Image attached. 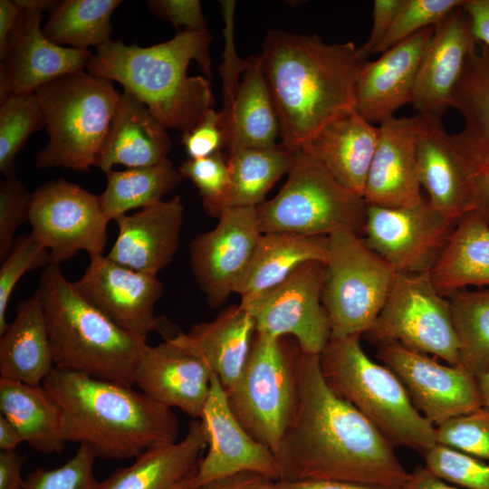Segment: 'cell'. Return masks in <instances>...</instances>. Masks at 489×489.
<instances>
[{
    "label": "cell",
    "mask_w": 489,
    "mask_h": 489,
    "mask_svg": "<svg viewBox=\"0 0 489 489\" xmlns=\"http://www.w3.org/2000/svg\"><path fill=\"white\" fill-rule=\"evenodd\" d=\"M212 39L206 28L181 30L172 39L147 47L110 40L96 48L86 69L91 75L120 83L166 129L184 133L215 103L208 80Z\"/></svg>",
    "instance_id": "3957f363"
},
{
    "label": "cell",
    "mask_w": 489,
    "mask_h": 489,
    "mask_svg": "<svg viewBox=\"0 0 489 489\" xmlns=\"http://www.w3.org/2000/svg\"><path fill=\"white\" fill-rule=\"evenodd\" d=\"M95 458L86 444H80L77 452L62 465L30 472L24 478V489H97Z\"/></svg>",
    "instance_id": "f6af8a7d"
},
{
    "label": "cell",
    "mask_w": 489,
    "mask_h": 489,
    "mask_svg": "<svg viewBox=\"0 0 489 489\" xmlns=\"http://www.w3.org/2000/svg\"><path fill=\"white\" fill-rule=\"evenodd\" d=\"M41 299L54 367L134 386L148 344L117 325L50 264L36 290Z\"/></svg>",
    "instance_id": "5b68a950"
},
{
    "label": "cell",
    "mask_w": 489,
    "mask_h": 489,
    "mask_svg": "<svg viewBox=\"0 0 489 489\" xmlns=\"http://www.w3.org/2000/svg\"><path fill=\"white\" fill-rule=\"evenodd\" d=\"M324 278L325 263H306L243 306L254 320L255 332L273 338L293 337L302 351L320 355L331 336L322 303Z\"/></svg>",
    "instance_id": "4fadbf2b"
},
{
    "label": "cell",
    "mask_w": 489,
    "mask_h": 489,
    "mask_svg": "<svg viewBox=\"0 0 489 489\" xmlns=\"http://www.w3.org/2000/svg\"><path fill=\"white\" fill-rule=\"evenodd\" d=\"M425 467L440 479L467 489H489V464L436 445L422 455Z\"/></svg>",
    "instance_id": "60d3db41"
},
{
    "label": "cell",
    "mask_w": 489,
    "mask_h": 489,
    "mask_svg": "<svg viewBox=\"0 0 489 489\" xmlns=\"http://www.w3.org/2000/svg\"><path fill=\"white\" fill-rule=\"evenodd\" d=\"M120 0H64L50 13L43 27L45 36L54 43L89 50L110 41V17Z\"/></svg>",
    "instance_id": "74e56055"
},
{
    "label": "cell",
    "mask_w": 489,
    "mask_h": 489,
    "mask_svg": "<svg viewBox=\"0 0 489 489\" xmlns=\"http://www.w3.org/2000/svg\"><path fill=\"white\" fill-rule=\"evenodd\" d=\"M48 143L36 154L39 168L89 171L94 166L120 95L112 82L83 70L62 75L35 91Z\"/></svg>",
    "instance_id": "52a82bcc"
},
{
    "label": "cell",
    "mask_w": 489,
    "mask_h": 489,
    "mask_svg": "<svg viewBox=\"0 0 489 489\" xmlns=\"http://www.w3.org/2000/svg\"><path fill=\"white\" fill-rule=\"evenodd\" d=\"M396 272L354 231L328 235L322 303L332 337L361 336L373 326Z\"/></svg>",
    "instance_id": "30bf717a"
},
{
    "label": "cell",
    "mask_w": 489,
    "mask_h": 489,
    "mask_svg": "<svg viewBox=\"0 0 489 489\" xmlns=\"http://www.w3.org/2000/svg\"><path fill=\"white\" fill-rule=\"evenodd\" d=\"M31 235L49 250L51 264L60 265L80 251L102 254L108 242L100 196L64 179L53 180L33 192L29 210Z\"/></svg>",
    "instance_id": "7c38bea8"
},
{
    "label": "cell",
    "mask_w": 489,
    "mask_h": 489,
    "mask_svg": "<svg viewBox=\"0 0 489 489\" xmlns=\"http://www.w3.org/2000/svg\"><path fill=\"white\" fill-rule=\"evenodd\" d=\"M21 12L15 0H0V55L5 50L9 34Z\"/></svg>",
    "instance_id": "9f6ffc18"
},
{
    "label": "cell",
    "mask_w": 489,
    "mask_h": 489,
    "mask_svg": "<svg viewBox=\"0 0 489 489\" xmlns=\"http://www.w3.org/2000/svg\"><path fill=\"white\" fill-rule=\"evenodd\" d=\"M437 445L489 460V408L482 407L435 427Z\"/></svg>",
    "instance_id": "b9f144b4"
},
{
    "label": "cell",
    "mask_w": 489,
    "mask_h": 489,
    "mask_svg": "<svg viewBox=\"0 0 489 489\" xmlns=\"http://www.w3.org/2000/svg\"><path fill=\"white\" fill-rule=\"evenodd\" d=\"M296 375V412L274 455L280 480H331L402 489L410 473L398 460L395 446L329 388L319 355L300 349Z\"/></svg>",
    "instance_id": "6da1fadb"
},
{
    "label": "cell",
    "mask_w": 489,
    "mask_h": 489,
    "mask_svg": "<svg viewBox=\"0 0 489 489\" xmlns=\"http://www.w3.org/2000/svg\"><path fill=\"white\" fill-rule=\"evenodd\" d=\"M206 446V427L196 418L181 440L144 451L134 463L100 481L97 489H176L196 471Z\"/></svg>",
    "instance_id": "4dcf8cb0"
},
{
    "label": "cell",
    "mask_w": 489,
    "mask_h": 489,
    "mask_svg": "<svg viewBox=\"0 0 489 489\" xmlns=\"http://www.w3.org/2000/svg\"><path fill=\"white\" fill-rule=\"evenodd\" d=\"M286 182L256 207L262 234L329 235L362 230L367 203L340 185L316 159L298 150Z\"/></svg>",
    "instance_id": "ba28073f"
},
{
    "label": "cell",
    "mask_w": 489,
    "mask_h": 489,
    "mask_svg": "<svg viewBox=\"0 0 489 489\" xmlns=\"http://www.w3.org/2000/svg\"><path fill=\"white\" fill-rule=\"evenodd\" d=\"M360 338L331 336L319 355L326 384L394 446H406L423 455L436 445L435 427L415 408L396 374L368 357Z\"/></svg>",
    "instance_id": "8992f818"
},
{
    "label": "cell",
    "mask_w": 489,
    "mask_h": 489,
    "mask_svg": "<svg viewBox=\"0 0 489 489\" xmlns=\"http://www.w3.org/2000/svg\"><path fill=\"white\" fill-rule=\"evenodd\" d=\"M418 115L417 166L421 187L428 194L429 206L456 222L475 208L471 167L453 136L446 132L441 118Z\"/></svg>",
    "instance_id": "44dd1931"
},
{
    "label": "cell",
    "mask_w": 489,
    "mask_h": 489,
    "mask_svg": "<svg viewBox=\"0 0 489 489\" xmlns=\"http://www.w3.org/2000/svg\"><path fill=\"white\" fill-rule=\"evenodd\" d=\"M51 264L48 249L31 234L17 237L11 252L2 262L0 269V335L5 331L6 309L9 299L18 281L25 273Z\"/></svg>",
    "instance_id": "ee69618b"
},
{
    "label": "cell",
    "mask_w": 489,
    "mask_h": 489,
    "mask_svg": "<svg viewBox=\"0 0 489 489\" xmlns=\"http://www.w3.org/2000/svg\"><path fill=\"white\" fill-rule=\"evenodd\" d=\"M352 42L271 30L259 54L277 114L281 143L296 152L323 125L354 108L355 87L369 62Z\"/></svg>",
    "instance_id": "7a4b0ae2"
},
{
    "label": "cell",
    "mask_w": 489,
    "mask_h": 489,
    "mask_svg": "<svg viewBox=\"0 0 489 489\" xmlns=\"http://www.w3.org/2000/svg\"><path fill=\"white\" fill-rule=\"evenodd\" d=\"M482 405L489 408V369L476 377Z\"/></svg>",
    "instance_id": "91938a15"
},
{
    "label": "cell",
    "mask_w": 489,
    "mask_h": 489,
    "mask_svg": "<svg viewBox=\"0 0 489 489\" xmlns=\"http://www.w3.org/2000/svg\"><path fill=\"white\" fill-rule=\"evenodd\" d=\"M170 149L166 128L141 101L123 91L94 167L105 174L116 165L149 167L168 158Z\"/></svg>",
    "instance_id": "f546056e"
},
{
    "label": "cell",
    "mask_w": 489,
    "mask_h": 489,
    "mask_svg": "<svg viewBox=\"0 0 489 489\" xmlns=\"http://www.w3.org/2000/svg\"><path fill=\"white\" fill-rule=\"evenodd\" d=\"M45 127L34 92L14 94L0 103V172L15 176L14 159L29 136Z\"/></svg>",
    "instance_id": "ab89813d"
},
{
    "label": "cell",
    "mask_w": 489,
    "mask_h": 489,
    "mask_svg": "<svg viewBox=\"0 0 489 489\" xmlns=\"http://www.w3.org/2000/svg\"><path fill=\"white\" fill-rule=\"evenodd\" d=\"M32 195L16 177L0 183V260L3 262L14 245L17 227L29 221Z\"/></svg>",
    "instance_id": "7dc6e473"
},
{
    "label": "cell",
    "mask_w": 489,
    "mask_h": 489,
    "mask_svg": "<svg viewBox=\"0 0 489 489\" xmlns=\"http://www.w3.org/2000/svg\"><path fill=\"white\" fill-rule=\"evenodd\" d=\"M476 47L472 21L463 5L435 26L420 63L411 102L417 114L441 118L452 108L453 94L465 62Z\"/></svg>",
    "instance_id": "7402d4cb"
},
{
    "label": "cell",
    "mask_w": 489,
    "mask_h": 489,
    "mask_svg": "<svg viewBox=\"0 0 489 489\" xmlns=\"http://www.w3.org/2000/svg\"><path fill=\"white\" fill-rule=\"evenodd\" d=\"M225 155L229 182L223 210L261 205L273 185L289 173L295 157L282 143L239 149Z\"/></svg>",
    "instance_id": "d590c367"
},
{
    "label": "cell",
    "mask_w": 489,
    "mask_h": 489,
    "mask_svg": "<svg viewBox=\"0 0 489 489\" xmlns=\"http://www.w3.org/2000/svg\"><path fill=\"white\" fill-rule=\"evenodd\" d=\"M464 1L406 0L377 53H384L423 29L436 26Z\"/></svg>",
    "instance_id": "bcb514c9"
},
{
    "label": "cell",
    "mask_w": 489,
    "mask_h": 489,
    "mask_svg": "<svg viewBox=\"0 0 489 489\" xmlns=\"http://www.w3.org/2000/svg\"><path fill=\"white\" fill-rule=\"evenodd\" d=\"M430 276L446 298L468 286L489 287V224L479 214L472 211L455 222Z\"/></svg>",
    "instance_id": "836d02e7"
},
{
    "label": "cell",
    "mask_w": 489,
    "mask_h": 489,
    "mask_svg": "<svg viewBox=\"0 0 489 489\" xmlns=\"http://www.w3.org/2000/svg\"><path fill=\"white\" fill-rule=\"evenodd\" d=\"M298 344L255 332L244 367L227 391L229 407L244 428L277 452L298 405Z\"/></svg>",
    "instance_id": "9c48e42d"
},
{
    "label": "cell",
    "mask_w": 489,
    "mask_h": 489,
    "mask_svg": "<svg viewBox=\"0 0 489 489\" xmlns=\"http://www.w3.org/2000/svg\"><path fill=\"white\" fill-rule=\"evenodd\" d=\"M214 373L202 359L170 339L148 345L136 370L134 385L156 402L200 418Z\"/></svg>",
    "instance_id": "603a6c76"
},
{
    "label": "cell",
    "mask_w": 489,
    "mask_h": 489,
    "mask_svg": "<svg viewBox=\"0 0 489 489\" xmlns=\"http://www.w3.org/2000/svg\"><path fill=\"white\" fill-rule=\"evenodd\" d=\"M188 158H201L222 151L225 139L220 125L219 112L209 110L203 120L182 135Z\"/></svg>",
    "instance_id": "c3c4849f"
},
{
    "label": "cell",
    "mask_w": 489,
    "mask_h": 489,
    "mask_svg": "<svg viewBox=\"0 0 489 489\" xmlns=\"http://www.w3.org/2000/svg\"><path fill=\"white\" fill-rule=\"evenodd\" d=\"M406 0H376L373 4V24L367 42L358 48L359 56L367 60L378 49L388 35L391 25Z\"/></svg>",
    "instance_id": "f907efd6"
},
{
    "label": "cell",
    "mask_w": 489,
    "mask_h": 489,
    "mask_svg": "<svg viewBox=\"0 0 489 489\" xmlns=\"http://www.w3.org/2000/svg\"><path fill=\"white\" fill-rule=\"evenodd\" d=\"M184 211L177 195L118 217V235L106 256L132 270L157 274L178 249Z\"/></svg>",
    "instance_id": "4316f807"
},
{
    "label": "cell",
    "mask_w": 489,
    "mask_h": 489,
    "mask_svg": "<svg viewBox=\"0 0 489 489\" xmlns=\"http://www.w3.org/2000/svg\"><path fill=\"white\" fill-rule=\"evenodd\" d=\"M219 112L226 154L275 145L280 127L259 55L245 60L236 75L222 82Z\"/></svg>",
    "instance_id": "cb8c5ba5"
},
{
    "label": "cell",
    "mask_w": 489,
    "mask_h": 489,
    "mask_svg": "<svg viewBox=\"0 0 489 489\" xmlns=\"http://www.w3.org/2000/svg\"><path fill=\"white\" fill-rule=\"evenodd\" d=\"M195 472L189 476H187L183 482H181L176 489H195L193 485V476L195 475Z\"/></svg>",
    "instance_id": "94428289"
},
{
    "label": "cell",
    "mask_w": 489,
    "mask_h": 489,
    "mask_svg": "<svg viewBox=\"0 0 489 489\" xmlns=\"http://www.w3.org/2000/svg\"><path fill=\"white\" fill-rule=\"evenodd\" d=\"M54 368L43 307L37 292L19 302L0 338V379L42 385Z\"/></svg>",
    "instance_id": "1f68e13d"
},
{
    "label": "cell",
    "mask_w": 489,
    "mask_h": 489,
    "mask_svg": "<svg viewBox=\"0 0 489 489\" xmlns=\"http://www.w3.org/2000/svg\"><path fill=\"white\" fill-rule=\"evenodd\" d=\"M455 225L423 200L417 205H367L362 239L397 273L430 272Z\"/></svg>",
    "instance_id": "5bb4252c"
},
{
    "label": "cell",
    "mask_w": 489,
    "mask_h": 489,
    "mask_svg": "<svg viewBox=\"0 0 489 489\" xmlns=\"http://www.w3.org/2000/svg\"><path fill=\"white\" fill-rule=\"evenodd\" d=\"M195 489H279V481L257 473L244 472L211 481Z\"/></svg>",
    "instance_id": "816d5d0a"
},
{
    "label": "cell",
    "mask_w": 489,
    "mask_h": 489,
    "mask_svg": "<svg viewBox=\"0 0 489 489\" xmlns=\"http://www.w3.org/2000/svg\"><path fill=\"white\" fill-rule=\"evenodd\" d=\"M107 186L100 195L102 210L110 221L134 208H144L161 200L181 181V175L173 163L161 162L141 168L107 172Z\"/></svg>",
    "instance_id": "8d00e7d4"
},
{
    "label": "cell",
    "mask_w": 489,
    "mask_h": 489,
    "mask_svg": "<svg viewBox=\"0 0 489 489\" xmlns=\"http://www.w3.org/2000/svg\"><path fill=\"white\" fill-rule=\"evenodd\" d=\"M460 343V366L475 378L489 369V287L448 297Z\"/></svg>",
    "instance_id": "f35d334b"
},
{
    "label": "cell",
    "mask_w": 489,
    "mask_h": 489,
    "mask_svg": "<svg viewBox=\"0 0 489 489\" xmlns=\"http://www.w3.org/2000/svg\"><path fill=\"white\" fill-rule=\"evenodd\" d=\"M25 457L15 451L0 452V489H24L22 468Z\"/></svg>",
    "instance_id": "f5cc1de1"
},
{
    "label": "cell",
    "mask_w": 489,
    "mask_h": 489,
    "mask_svg": "<svg viewBox=\"0 0 489 489\" xmlns=\"http://www.w3.org/2000/svg\"><path fill=\"white\" fill-rule=\"evenodd\" d=\"M256 207L225 208L216 225L190 243V266L212 308L235 292L251 262L262 235Z\"/></svg>",
    "instance_id": "9a60e30c"
},
{
    "label": "cell",
    "mask_w": 489,
    "mask_h": 489,
    "mask_svg": "<svg viewBox=\"0 0 489 489\" xmlns=\"http://www.w3.org/2000/svg\"><path fill=\"white\" fill-rule=\"evenodd\" d=\"M378 357L434 427L483 407L476 378L460 365H443L399 343L379 346Z\"/></svg>",
    "instance_id": "2e32d148"
},
{
    "label": "cell",
    "mask_w": 489,
    "mask_h": 489,
    "mask_svg": "<svg viewBox=\"0 0 489 489\" xmlns=\"http://www.w3.org/2000/svg\"><path fill=\"white\" fill-rule=\"evenodd\" d=\"M378 138L379 127L350 108L323 125L298 150L316 159L344 187L363 197Z\"/></svg>",
    "instance_id": "83f0119b"
},
{
    "label": "cell",
    "mask_w": 489,
    "mask_h": 489,
    "mask_svg": "<svg viewBox=\"0 0 489 489\" xmlns=\"http://www.w3.org/2000/svg\"><path fill=\"white\" fill-rule=\"evenodd\" d=\"M279 489H395L386 486L331 481V480H298L279 481Z\"/></svg>",
    "instance_id": "11a10c76"
},
{
    "label": "cell",
    "mask_w": 489,
    "mask_h": 489,
    "mask_svg": "<svg viewBox=\"0 0 489 489\" xmlns=\"http://www.w3.org/2000/svg\"><path fill=\"white\" fill-rule=\"evenodd\" d=\"M0 411L35 451L51 454L63 450L66 442L61 409L43 384L0 379Z\"/></svg>",
    "instance_id": "e575fe53"
},
{
    "label": "cell",
    "mask_w": 489,
    "mask_h": 489,
    "mask_svg": "<svg viewBox=\"0 0 489 489\" xmlns=\"http://www.w3.org/2000/svg\"><path fill=\"white\" fill-rule=\"evenodd\" d=\"M24 439L14 425L3 415H0V450L15 451Z\"/></svg>",
    "instance_id": "680465c9"
},
{
    "label": "cell",
    "mask_w": 489,
    "mask_h": 489,
    "mask_svg": "<svg viewBox=\"0 0 489 489\" xmlns=\"http://www.w3.org/2000/svg\"><path fill=\"white\" fill-rule=\"evenodd\" d=\"M148 5L151 12L171 23L178 32L180 27H185V31L206 29V18L197 0H150Z\"/></svg>",
    "instance_id": "681fc988"
},
{
    "label": "cell",
    "mask_w": 489,
    "mask_h": 489,
    "mask_svg": "<svg viewBox=\"0 0 489 489\" xmlns=\"http://www.w3.org/2000/svg\"><path fill=\"white\" fill-rule=\"evenodd\" d=\"M365 334L379 346L399 343L449 365H460L450 301L435 288L430 272L396 273L379 316Z\"/></svg>",
    "instance_id": "8fae6325"
},
{
    "label": "cell",
    "mask_w": 489,
    "mask_h": 489,
    "mask_svg": "<svg viewBox=\"0 0 489 489\" xmlns=\"http://www.w3.org/2000/svg\"><path fill=\"white\" fill-rule=\"evenodd\" d=\"M178 171L197 188L206 212L218 217L229 182L226 155L220 151L206 158H188L180 165Z\"/></svg>",
    "instance_id": "7bdbcfd3"
},
{
    "label": "cell",
    "mask_w": 489,
    "mask_h": 489,
    "mask_svg": "<svg viewBox=\"0 0 489 489\" xmlns=\"http://www.w3.org/2000/svg\"><path fill=\"white\" fill-rule=\"evenodd\" d=\"M419 129L418 114L392 116L379 123L363 194L367 205L401 207L424 200L417 166Z\"/></svg>",
    "instance_id": "ffe728a7"
},
{
    "label": "cell",
    "mask_w": 489,
    "mask_h": 489,
    "mask_svg": "<svg viewBox=\"0 0 489 489\" xmlns=\"http://www.w3.org/2000/svg\"><path fill=\"white\" fill-rule=\"evenodd\" d=\"M200 419L206 429L208 450L199 460L193 476L195 488L244 472L280 480L273 452L244 428L231 410L226 393L215 374Z\"/></svg>",
    "instance_id": "d6986e66"
},
{
    "label": "cell",
    "mask_w": 489,
    "mask_h": 489,
    "mask_svg": "<svg viewBox=\"0 0 489 489\" xmlns=\"http://www.w3.org/2000/svg\"><path fill=\"white\" fill-rule=\"evenodd\" d=\"M83 275L74 282L79 292L126 331L147 340L158 329L155 306L164 285L157 274L138 272L110 260L90 257Z\"/></svg>",
    "instance_id": "ac0fdd59"
},
{
    "label": "cell",
    "mask_w": 489,
    "mask_h": 489,
    "mask_svg": "<svg viewBox=\"0 0 489 489\" xmlns=\"http://www.w3.org/2000/svg\"><path fill=\"white\" fill-rule=\"evenodd\" d=\"M19 6L22 12L0 55V103L12 95L35 92L62 75L86 69L92 56L91 50L62 47L49 40L41 27L43 11Z\"/></svg>",
    "instance_id": "e0dca14e"
},
{
    "label": "cell",
    "mask_w": 489,
    "mask_h": 489,
    "mask_svg": "<svg viewBox=\"0 0 489 489\" xmlns=\"http://www.w3.org/2000/svg\"><path fill=\"white\" fill-rule=\"evenodd\" d=\"M328 235H302L290 233L262 234L251 262L235 292L245 306L262 293L288 278L309 262L326 263Z\"/></svg>",
    "instance_id": "d6a6232c"
},
{
    "label": "cell",
    "mask_w": 489,
    "mask_h": 489,
    "mask_svg": "<svg viewBox=\"0 0 489 489\" xmlns=\"http://www.w3.org/2000/svg\"><path fill=\"white\" fill-rule=\"evenodd\" d=\"M434 32L435 26L423 29L369 62L355 87L354 109L364 120L381 123L412 102L420 63Z\"/></svg>",
    "instance_id": "484cf974"
},
{
    "label": "cell",
    "mask_w": 489,
    "mask_h": 489,
    "mask_svg": "<svg viewBox=\"0 0 489 489\" xmlns=\"http://www.w3.org/2000/svg\"><path fill=\"white\" fill-rule=\"evenodd\" d=\"M452 108L464 119L453 139L467 159L475 180V208L489 224V47L477 43L453 94Z\"/></svg>",
    "instance_id": "d4e9b609"
},
{
    "label": "cell",
    "mask_w": 489,
    "mask_h": 489,
    "mask_svg": "<svg viewBox=\"0 0 489 489\" xmlns=\"http://www.w3.org/2000/svg\"><path fill=\"white\" fill-rule=\"evenodd\" d=\"M43 385L60 407L64 441L86 444L96 458H136L177 441L173 409L133 386L56 367Z\"/></svg>",
    "instance_id": "277c9868"
},
{
    "label": "cell",
    "mask_w": 489,
    "mask_h": 489,
    "mask_svg": "<svg viewBox=\"0 0 489 489\" xmlns=\"http://www.w3.org/2000/svg\"><path fill=\"white\" fill-rule=\"evenodd\" d=\"M402 489H459L429 472L425 466H417Z\"/></svg>",
    "instance_id": "6f0895ef"
},
{
    "label": "cell",
    "mask_w": 489,
    "mask_h": 489,
    "mask_svg": "<svg viewBox=\"0 0 489 489\" xmlns=\"http://www.w3.org/2000/svg\"><path fill=\"white\" fill-rule=\"evenodd\" d=\"M463 7L471 18L477 43L489 47V0H465Z\"/></svg>",
    "instance_id": "db71d44e"
},
{
    "label": "cell",
    "mask_w": 489,
    "mask_h": 489,
    "mask_svg": "<svg viewBox=\"0 0 489 489\" xmlns=\"http://www.w3.org/2000/svg\"><path fill=\"white\" fill-rule=\"evenodd\" d=\"M255 334L251 313L239 303L221 312L213 321L193 325L189 331L162 333L203 360L225 391L238 379Z\"/></svg>",
    "instance_id": "f1b7e54d"
}]
</instances>
